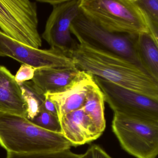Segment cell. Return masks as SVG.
<instances>
[{
	"label": "cell",
	"mask_w": 158,
	"mask_h": 158,
	"mask_svg": "<svg viewBox=\"0 0 158 158\" xmlns=\"http://www.w3.org/2000/svg\"><path fill=\"white\" fill-rule=\"evenodd\" d=\"M29 121L45 130L62 133L59 117L44 110L40 111L35 117Z\"/></svg>",
	"instance_id": "17"
},
{
	"label": "cell",
	"mask_w": 158,
	"mask_h": 158,
	"mask_svg": "<svg viewBox=\"0 0 158 158\" xmlns=\"http://www.w3.org/2000/svg\"><path fill=\"white\" fill-rule=\"evenodd\" d=\"M45 97H46V98H45V101L43 102L41 110H44L54 115L58 116L57 110H56L55 104L46 95H45Z\"/></svg>",
	"instance_id": "22"
},
{
	"label": "cell",
	"mask_w": 158,
	"mask_h": 158,
	"mask_svg": "<svg viewBox=\"0 0 158 158\" xmlns=\"http://www.w3.org/2000/svg\"><path fill=\"white\" fill-rule=\"evenodd\" d=\"M95 83L93 75L82 71L77 78L61 91L45 95L55 104L60 119L83 108L88 91Z\"/></svg>",
	"instance_id": "10"
},
{
	"label": "cell",
	"mask_w": 158,
	"mask_h": 158,
	"mask_svg": "<svg viewBox=\"0 0 158 158\" xmlns=\"http://www.w3.org/2000/svg\"><path fill=\"white\" fill-rule=\"evenodd\" d=\"M112 128L122 148L136 158H156L158 122L114 113Z\"/></svg>",
	"instance_id": "5"
},
{
	"label": "cell",
	"mask_w": 158,
	"mask_h": 158,
	"mask_svg": "<svg viewBox=\"0 0 158 158\" xmlns=\"http://www.w3.org/2000/svg\"><path fill=\"white\" fill-rule=\"evenodd\" d=\"M69 56L80 71L158 100V81L126 58L82 41H77Z\"/></svg>",
	"instance_id": "1"
},
{
	"label": "cell",
	"mask_w": 158,
	"mask_h": 158,
	"mask_svg": "<svg viewBox=\"0 0 158 158\" xmlns=\"http://www.w3.org/2000/svg\"><path fill=\"white\" fill-rule=\"evenodd\" d=\"M135 47L141 67L158 81V41L150 34L136 36Z\"/></svg>",
	"instance_id": "14"
},
{
	"label": "cell",
	"mask_w": 158,
	"mask_h": 158,
	"mask_svg": "<svg viewBox=\"0 0 158 158\" xmlns=\"http://www.w3.org/2000/svg\"><path fill=\"white\" fill-rule=\"evenodd\" d=\"M6 158H81V154H77L70 149L56 152L19 154L8 152Z\"/></svg>",
	"instance_id": "18"
},
{
	"label": "cell",
	"mask_w": 158,
	"mask_h": 158,
	"mask_svg": "<svg viewBox=\"0 0 158 158\" xmlns=\"http://www.w3.org/2000/svg\"><path fill=\"white\" fill-rule=\"evenodd\" d=\"M60 121L62 134L73 146L89 143L102 135L83 108L64 115Z\"/></svg>",
	"instance_id": "11"
},
{
	"label": "cell",
	"mask_w": 158,
	"mask_h": 158,
	"mask_svg": "<svg viewBox=\"0 0 158 158\" xmlns=\"http://www.w3.org/2000/svg\"><path fill=\"white\" fill-rule=\"evenodd\" d=\"M19 85L23 98L27 105V118L32 120L41 110L46 97L37 89L32 81H26Z\"/></svg>",
	"instance_id": "16"
},
{
	"label": "cell",
	"mask_w": 158,
	"mask_h": 158,
	"mask_svg": "<svg viewBox=\"0 0 158 158\" xmlns=\"http://www.w3.org/2000/svg\"><path fill=\"white\" fill-rule=\"evenodd\" d=\"M81 158H112L98 145L90 146L85 153L81 154Z\"/></svg>",
	"instance_id": "21"
},
{
	"label": "cell",
	"mask_w": 158,
	"mask_h": 158,
	"mask_svg": "<svg viewBox=\"0 0 158 158\" xmlns=\"http://www.w3.org/2000/svg\"><path fill=\"white\" fill-rule=\"evenodd\" d=\"M102 91L104 101L114 113L151 122H158V100L152 99L94 76Z\"/></svg>",
	"instance_id": "7"
},
{
	"label": "cell",
	"mask_w": 158,
	"mask_h": 158,
	"mask_svg": "<svg viewBox=\"0 0 158 158\" xmlns=\"http://www.w3.org/2000/svg\"><path fill=\"white\" fill-rule=\"evenodd\" d=\"M70 30L77 41L119 55L142 68L135 49L136 36L111 33L88 18L80 10L71 23Z\"/></svg>",
	"instance_id": "6"
},
{
	"label": "cell",
	"mask_w": 158,
	"mask_h": 158,
	"mask_svg": "<svg viewBox=\"0 0 158 158\" xmlns=\"http://www.w3.org/2000/svg\"><path fill=\"white\" fill-rule=\"evenodd\" d=\"M0 28L11 38L39 48L37 7L29 0H0Z\"/></svg>",
	"instance_id": "4"
},
{
	"label": "cell",
	"mask_w": 158,
	"mask_h": 158,
	"mask_svg": "<svg viewBox=\"0 0 158 158\" xmlns=\"http://www.w3.org/2000/svg\"><path fill=\"white\" fill-rule=\"evenodd\" d=\"M75 66L36 69L32 82L42 94L57 93L64 89L81 74Z\"/></svg>",
	"instance_id": "12"
},
{
	"label": "cell",
	"mask_w": 158,
	"mask_h": 158,
	"mask_svg": "<svg viewBox=\"0 0 158 158\" xmlns=\"http://www.w3.org/2000/svg\"><path fill=\"white\" fill-rule=\"evenodd\" d=\"M137 2L147 15L155 31L158 33V0H137Z\"/></svg>",
	"instance_id": "19"
},
{
	"label": "cell",
	"mask_w": 158,
	"mask_h": 158,
	"mask_svg": "<svg viewBox=\"0 0 158 158\" xmlns=\"http://www.w3.org/2000/svg\"><path fill=\"white\" fill-rule=\"evenodd\" d=\"M104 102L103 93L95 83L88 91L83 109L90 117L97 130L101 135L106 127Z\"/></svg>",
	"instance_id": "15"
},
{
	"label": "cell",
	"mask_w": 158,
	"mask_h": 158,
	"mask_svg": "<svg viewBox=\"0 0 158 158\" xmlns=\"http://www.w3.org/2000/svg\"><path fill=\"white\" fill-rule=\"evenodd\" d=\"M79 8L88 18L111 33L130 36L149 34L158 41V32L137 0H80Z\"/></svg>",
	"instance_id": "2"
},
{
	"label": "cell",
	"mask_w": 158,
	"mask_h": 158,
	"mask_svg": "<svg viewBox=\"0 0 158 158\" xmlns=\"http://www.w3.org/2000/svg\"><path fill=\"white\" fill-rule=\"evenodd\" d=\"M0 145L8 152L19 154L63 151L73 146L62 133L43 129L24 116L2 112Z\"/></svg>",
	"instance_id": "3"
},
{
	"label": "cell",
	"mask_w": 158,
	"mask_h": 158,
	"mask_svg": "<svg viewBox=\"0 0 158 158\" xmlns=\"http://www.w3.org/2000/svg\"><path fill=\"white\" fill-rule=\"evenodd\" d=\"M36 69L29 65L22 64L15 76V81L20 84L28 80H32Z\"/></svg>",
	"instance_id": "20"
},
{
	"label": "cell",
	"mask_w": 158,
	"mask_h": 158,
	"mask_svg": "<svg viewBox=\"0 0 158 158\" xmlns=\"http://www.w3.org/2000/svg\"><path fill=\"white\" fill-rule=\"evenodd\" d=\"M0 112L26 117L27 107L15 76L0 65Z\"/></svg>",
	"instance_id": "13"
},
{
	"label": "cell",
	"mask_w": 158,
	"mask_h": 158,
	"mask_svg": "<svg viewBox=\"0 0 158 158\" xmlns=\"http://www.w3.org/2000/svg\"><path fill=\"white\" fill-rule=\"evenodd\" d=\"M0 56L10 57L35 69L75 66L73 59L58 49L33 48L11 38L1 31Z\"/></svg>",
	"instance_id": "9"
},
{
	"label": "cell",
	"mask_w": 158,
	"mask_h": 158,
	"mask_svg": "<svg viewBox=\"0 0 158 158\" xmlns=\"http://www.w3.org/2000/svg\"><path fill=\"white\" fill-rule=\"evenodd\" d=\"M52 5L42 37L51 48L58 49L69 56L77 41L72 36L70 27L80 11V0H38Z\"/></svg>",
	"instance_id": "8"
}]
</instances>
